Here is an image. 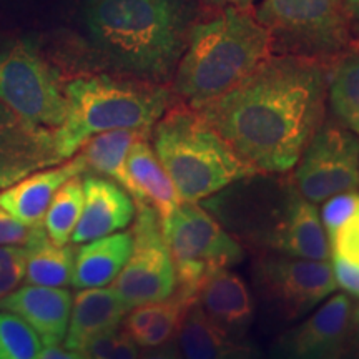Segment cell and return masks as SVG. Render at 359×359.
I'll use <instances>...</instances> for the list:
<instances>
[{
    "label": "cell",
    "instance_id": "obj_30",
    "mask_svg": "<svg viewBox=\"0 0 359 359\" xmlns=\"http://www.w3.org/2000/svg\"><path fill=\"white\" fill-rule=\"evenodd\" d=\"M331 248V257L359 266V208L327 238Z\"/></svg>",
    "mask_w": 359,
    "mask_h": 359
},
{
    "label": "cell",
    "instance_id": "obj_25",
    "mask_svg": "<svg viewBox=\"0 0 359 359\" xmlns=\"http://www.w3.org/2000/svg\"><path fill=\"white\" fill-rule=\"evenodd\" d=\"M327 97L339 123L359 137V47L346 48L331 64Z\"/></svg>",
    "mask_w": 359,
    "mask_h": 359
},
{
    "label": "cell",
    "instance_id": "obj_3",
    "mask_svg": "<svg viewBox=\"0 0 359 359\" xmlns=\"http://www.w3.org/2000/svg\"><path fill=\"white\" fill-rule=\"evenodd\" d=\"M273 53L268 29L248 7H224L188 32L175 69V93L198 107L235 87Z\"/></svg>",
    "mask_w": 359,
    "mask_h": 359
},
{
    "label": "cell",
    "instance_id": "obj_28",
    "mask_svg": "<svg viewBox=\"0 0 359 359\" xmlns=\"http://www.w3.org/2000/svg\"><path fill=\"white\" fill-rule=\"evenodd\" d=\"M138 346L125 331H110L102 334L85 346L82 356L93 359H132L138 358Z\"/></svg>",
    "mask_w": 359,
    "mask_h": 359
},
{
    "label": "cell",
    "instance_id": "obj_1",
    "mask_svg": "<svg viewBox=\"0 0 359 359\" xmlns=\"http://www.w3.org/2000/svg\"><path fill=\"white\" fill-rule=\"evenodd\" d=\"M331 64L283 53L240 83L191 107L259 173L288 172L325 118Z\"/></svg>",
    "mask_w": 359,
    "mask_h": 359
},
{
    "label": "cell",
    "instance_id": "obj_37",
    "mask_svg": "<svg viewBox=\"0 0 359 359\" xmlns=\"http://www.w3.org/2000/svg\"><path fill=\"white\" fill-rule=\"evenodd\" d=\"M344 8H346L349 17H354V19L359 20V0H346Z\"/></svg>",
    "mask_w": 359,
    "mask_h": 359
},
{
    "label": "cell",
    "instance_id": "obj_9",
    "mask_svg": "<svg viewBox=\"0 0 359 359\" xmlns=\"http://www.w3.org/2000/svg\"><path fill=\"white\" fill-rule=\"evenodd\" d=\"M138 215L132 228V253L122 271L111 281V288L128 309L147 303L163 302L175 293L173 259L155 208L137 206Z\"/></svg>",
    "mask_w": 359,
    "mask_h": 359
},
{
    "label": "cell",
    "instance_id": "obj_35",
    "mask_svg": "<svg viewBox=\"0 0 359 359\" xmlns=\"http://www.w3.org/2000/svg\"><path fill=\"white\" fill-rule=\"evenodd\" d=\"M39 359H80L79 353L70 351L64 344H42L39 351Z\"/></svg>",
    "mask_w": 359,
    "mask_h": 359
},
{
    "label": "cell",
    "instance_id": "obj_24",
    "mask_svg": "<svg viewBox=\"0 0 359 359\" xmlns=\"http://www.w3.org/2000/svg\"><path fill=\"white\" fill-rule=\"evenodd\" d=\"M25 281L30 285L67 286L74 275L75 251L67 245L53 243L43 224L25 245Z\"/></svg>",
    "mask_w": 359,
    "mask_h": 359
},
{
    "label": "cell",
    "instance_id": "obj_12",
    "mask_svg": "<svg viewBox=\"0 0 359 359\" xmlns=\"http://www.w3.org/2000/svg\"><path fill=\"white\" fill-rule=\"evenodd\" d=\"M353 303L348 294L331 296L306 321L278 338L275 353L293 359L344 356Z\"/></svg>",
    "mask_w": 359,
    "mask_h": 359
},
{
    "label": "cell",
    "instance_id": "obj_23",
    "mask_svg": "<svg viewBox=\"0 0 359 359\" xmlns=\"http://www.w3.org/2000/svg\"><path fill=\"white\" fill-rule=\"evenodd\" d=\"M150 130L116 128L97 133L82 145V154L87 168L114 178L128 195H133L132 180L127 172V155L130 147L140 138H148Z\"/></svg>",
    "mask_w": 359,
    "mask_h": 359
},
{
    "label": "cell",
    "instance_id": "obj_29",
    "mask_svg": "<svg viewBox=\"0 0 359 359\" xmlns=\"http://www.w3.org/2000/svg\"><path fill=\"white\" fill-rule=\"evenodd\" d=\"M25 245L0 246V298L20 285L25 276Z\"/></svg>",
    "mask_w": 359,
    "mask_h": 359
},
{
    "label": "cell",
    "instance_id": "obj_18",
    "mask_svg": "<svg viewBox=\"0 0 359 359\" xmlns=\"http://www.w3.org/2000/svg\"><path fill=\"white\" fill-rule=\"evenodd\" d=\"M85 170L87 165L82 154H79L60 167L30 175L22 182L0 191V206L29 226L42 224L48 205L58 188L67 180L77 177Z\"/></svg>",
    "mask_w": 359,
    "mask_h": 359
},
{
    "label": "cell",
    "instance_id": "obj_27",
    "mask_svg": "<svg viewBox=\"0 0 359 359\" xmlns=\"http://www.w3.org/2000/svg\"><path fill=\"white\" fill-rule=\"evenodd\" d=\"M42 349L39 334L20 316L0 309V359H34Z\"/></svg>",
    "mask_w": 359,
    "mask_h": 359
},
{
    "label": "cell",
    "instance_id": "obj_38",
    "mask_svg": "<svg viewBox=\"0 0 359 359\" xmlns=\"http://www.w3.org/2000/svg\"><path fill=\"white\" fill-rule=\"evenodd\" d=\"M7 123V116H6V109L4 107H0V128L6 127Z\"/></svg>",
    "mask_w": 359,
    "mask_h": 359
},
{
    "label": "cell",
    "instance_id": "obj_11",
    "mask_svg": "<svg viewBox=\"0 0 359 359\" xmlns=\"http://www.w3.org/2000/svg\"><path fill=\"white\" fill-rule=\"evenodd\" d=\"M255 280L264 299L285 320H296L338 288L327 259L266 255L255 266Z\"/></svg>",
    "mask_w": 359,
    "mask_h": 359
},
{
    "label": "cell",
    "instance_id": "obj_10",
    "mask_svg": "<svg viewBox=\"0 0 359 359\" xmlns=\"http://www.w3.org/2000/svg\"><path fill=\"white\" fill-rule=\"evenodd\" d=\"M294 182L311 203L359 188V138L343 123L327 120L318 127L298 160Z\"/></svg>",
    "mask_w": 359,
    "mask_h": 359
},
{
    "label": "cell",
    "instance_id": "obj_20",
    "mask_svg": "<svg viewBox=\"0 0 359 359\" xmlns=\"http://www.w3.org/2000/svg\"><path fill=\"white\" fill-rule=\"evenodd\" d=\"M193 303L195 298L175 290L163 302L130 309L123 318V331L143 349L170 348Z\"/></svg>",
    "mask_w": 359,
    "mask_h": 359
},
{
    "label": "cell",
    "instance_id": "obj_34",
    "mask_svg": "<svg viewBox=\"0 0 359 359\" xmlns=\"http://www.w3.org/2000/svg\"><path fill=\"white\" fill-rule=\"evenodd\" d=\"M344 356L359 358V302L353 306L351 320H349V330L346 336V346H344Z\"/></svg>",
    "mask_w": 359,
    "mask_h": 359
},
{
    "label": "cell",
    "instance_id": "obj_2",
    "mask_svg": "<svg viewBox=\"0 0 359 359\" xmlns=\"http://www.w3.org/2000/svg\"><path fill=\"white\" fill-rule=\"evenodd\" d=\"M83 24L103 55L156 82L177 69L190 32L183 0H87Z\"/></svg>",
    "mask_w": 359,
    "mask_h": 359
},
{
    "label": "cell",
    "instance_id": "obj_5",
    "mask_svg": "<svg viewBox=\"0 0 359 359\" xmlns=\"http://www.w3.org/2000/svg\"><path fill=\"white\" fill-rule=\"evenodd\" d=\"M65 97V122L52 132L57 161L74 156L90 137L107 130H151L172 105V93L165 87L109 75L72 80Z\"/></svg>",
    "mask_w": 359,
    "mask_h": 359
},
{
    "label": "cell",
    "instance_id": "obj_22",
    "mask_svg": "<svg viewBox=\"0 0 359 359\" xmlns=\"http://www.w3.org/2000/svg\"><path fill=\"white\" fill-rule=\"evenodd\" d=\"M172 348L177 356L187 359L243 358L251 353L245 343H238L224 334L196 303L191 304L183 318Z\"/></svg>",
    "mask_w": 359,
    "mask_h": 359
},
{
    "label": "cell",
    "instance_id": "obj_7",
    "mask_svg": "<svg viewBox=\"0 0 359 359\" xmlns=\"http://www.w3.org/2000/svg\"><path fill=\"white\" fill-rule=\"evenodd\" d=\"M163 236L173 259L177 291L195 298L200 283L218 268L243 262L245 251L213 217L196 203L182 201L161 222Z\"/></svg>",
    "mask_w": 359,
    "mask_h": 359
},
{
    "label": "cell",
    "instance_id": "obj_14",
    "mask_svg": "<svg viewBox=\"0 0 359 359\" xmlns=\"http://www.w3.org/2000/svg\"><path fill=\"white\" fill-rule=\"evenodd\" d=\"M72 303L70 291L29 283L0 298V309L20 316L39 334L42 344H62L69 327Z\"/></svg>",
    "mask_w": 359,
    "mask_h": 359
},
{
    "label": "cell",
    "instance_id": "obj_8",
    "mask_svg": "<svg viewBox=\"0 0 359 359\" xmlns=\"http://www.w3.org/2000/svg\"><path fill=\"white\" fill-rule=\"evenodd\" d=\"M0 103L42 133L60 127L69 109L55 70L29 42L0 50Z\"/></svg>",
    "mask_w": 359,
    "mask_h": 359
},
{
    "label": "cell",
    "instance_id": "obj_17",
    "mask_svg": "<svg viewBox=\"0 0 359 359\" xmlns=\"http://www.w3.org/2000/svg\"><path fill=\"white\" fill-rule=\"evenodd\" d=\"M130 309L114 288H83L74 298L64 346L82 356L90 341L118 330ZM83 358V356H82Z\"/></svg>",
    "mask_w": 359,
    "mask_h": 359
},
{
    "label": "cell",
    "instance_id": "obj_31",
    "mask_svg": "<svg viewBox=\"0 0 359 359\" xmlns=\"http://www.w3.org/2000/svg\"><path fill=\"white\" fill-rule=\"evenodd\" d=\"M323 203L325 206H323L321 219L330 238L359 208V193L358 190L338 193Z\"/></svg>",
    "mask_w": 359,
    "mask_h": 359
},
{
    "label": "cell",
    "instance_id": "obj_19",
    "mask_svg": "<svg viewBox=\"0 0 359 359\" xmlns=\"http://www.w3.org/2000/svg\"><path fill=\"white\" fill-rule=\"evenodd\" d=\"M127 172L133 185L132 198L135 206H151L158 213L161 222L167 219L182 203L177 188L154 148L148 145L147 138H140L130 147Z\"/></svg>",
    "mask_w": 359,
    "mask_h": 359
},
{
    "label": "cell",
    "instance_id": "obj_6",
    "mask_svg": "<svg viewBox=\"0 0 359 359\" xmlns=\"http://www.w3.org/2000/svg\"><path fill=\"white\" fill-rule=\"evenodd\" d=\"M255 13L271 35L273 52L334 60L351 45L341 0H263Z\"/></svg>",
    "mask_w": 359,
    "mask_h": 359
},
{
    "label": "cell",
    "instance_id": "obj_15",
    "mask_svg": "<svg viewBox=\"0 0 359 359\" xmlns=\"http://www.w3.org/2000/svg\"><path fill=\"white\" fill-rule=\"evenodd\" d=\"M133 215L135 201L125 188L90 175L83 178V208L70 241L80 245L123 230Z\"/></svg>",
    "mask_w": 359,
    "mask_h": 359
},
{
    "label": "cell",
    "instance_id": "obj_26",
    "mask_svg": "<svg viewBox=\"0 0 359 359\" xmlns=\"http://www.w3.org/2000/svg\"><path fill=\"white\" fill-rule=\"evenodd\" d=\"M82 208L83 182L80 175H77L67 180L64 185L58 188L43 217L45 233L53 243L69 245Z\"/></svg>",
    "mask_w": 359,
    "mask_h": 359
},
{
    "label": "cell",
    "instance_id": "obj_4",
    "mask_svg": "<svg viewBox=\"0 0 359 359\" xmlns=\"http://www.w3.org/2000/svg\"><path fill=\"white\" fill-rule=\"evenodd\" d=\"M155 154L182 201L198 203L236 180L259 175L188 103L170 105L155 123Z\"/></svg>",
    "mask_w": 359,
    "mask_h": 359
},
{
    "label": "cell",
    "instance_id": "obj_16",
    "mask_svg": "<svg viewBox=\"0 0 359 359\" xmlns=\"http://www.w3.org/2000/svg\"><path fill=\"white\" fill-rule=\"evenodd\" d=\"M269 246L283 255L304 259H330L331 248L321 215L314 203L293 191L281 219L273 228Z\"/></svg>",
    "mask_w": 359,
    "mask_h": 359
},
{
    "label": "cell",
    "instance_id": "obj_32",
    "mask_svg": "<svg viewBox=\"0 0 359 359\" xmlns=\"http://www.w3.org/2000/svg\"><path fill=\"white\" fill-rule=\"evenodd\" d=\"M42 224L29 226L0 206V246L27 245Z\"/></svg>",
    "mask_w": 359,
    "mask_h": 359
},
{
    "label": "cell",
    "instance_id": "obj_21",
    "mask_svg": "<svg viewBox=\"0 0 359 359\" xmlns=\"http://www.w3.org/2000/svg\"><path fill=\"white\" fill-rule=\"evenodd\" d=\"M132 231L85 241L75 253L74 275L70 285L75 288H102L111 285L132 253Z\"/></svg>",
    "mask_w": 359,
    "mask_h": 359
},
{
    "label": "cell",
    "instance_id": "obj_33",
    "mask_svg": "<svg viewBox=\"0 0 359 359\" xmlns=\"http://www.w3.org/2000/svg\"><path fill=\"white\" fill-rule=\"evenodd\" d=\"M331 266H333L336 285L354 298H359V266L338 257H333Z\"/></svg>",
    "mask_w": 359,
    "mask_h": 359
},
{
    "label": "cell",
    "instance_id": "obj_13",
    "mask_svg": "<svg viewBox=\"0 0 359 359\" xmlns=\"http://www.w3.org/2000/svg\"><path fill=\"white\" fill-rule=\"evenodd\" d=\"M195 303L224 334L245 343L253 323V299L240 276L228 268L208 273L196 290Z\"/></svg>",
    "mask_w": 359,
    "mask_h": 359
},
{
    "label": "cell",
    "instance_id": "obj_36",
    "mask_svg": "<svg viewBox=\"0 0 359 359\" xmlns=\"http://www.w3.org/2000/svg\"><path fill=\"white\" fill-rule=\"evenodd\" d=\"M215 7H250L255 0H205Z\"/></svg>",
    "mask_w": 359,
    "mask_h": 359
}]
</instances>
